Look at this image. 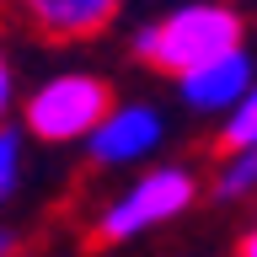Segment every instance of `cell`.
<instances>
[{
  "label": "cell",
  "mask_w": 257,
  "mask_h": 257,
  "mask_svg": "<svg viewBox=\"0 0 257 257\" xmlns=\"http://www.w3.org/2000/svg\"><path fill=\"white\" fill-rule=\"evenodd\" d=\"M204 198V177L193 161H172L161 156L156 166L123 177L118 188L96 204L91 214V241L96 246H128V241H145L177 225L182 214H193V204Z\"/></svg>",
  "instance_id": "2"
},
{
  "label": "cell",
  "mask_w": 257,
  "mask_h": 257,
  "mask_svg": "<svg viewBox=\"0 0 257 257\" xmlns=\"http://www.w3.org/2000/svg\"><path fill=\"white\" fill-rule=\"evenodd\" d=\"M118 107V91L112 80L91 64H59L27 86L22 96V112L16 123L27 128L32 145H48V150H70V145H86L96 134V123Z\"/></svg>",
  "instance_id": "3"
},
{
  "label": "cell",
  "mask_w": 257,
  "mask_h": 257,
  "mask_svg": "<svg viewBox=\"0 0 257 257\" xmlns=\"http://www.w3.org/2000/svg\"><path fill=\"white\" fill-rule=\"evenodd\" d=\"M172 140V118L156 107L150 96H118V107L96 123V134L80 145V156L91 161V172H118L134 177L145 166H156L161 150Z\"/></svg>",
  "instance_id": "4"
},
{
  "label": "cell",
  "mask_w": 257,
  "mask_h": 257,
  "mask_svg": "<svg viewBox=\"0 0 257 257\" xmlns=\"http://www.w3.org/2000/svg\"><path fill=\"white\" fill-rule=\"evenodd\" d=\"M214 145L220 150H252L257 145V80H252V91L241 96V107L214 128Z\"/></svg>",
  "instance_id": "10"
},
{
  "label": "cell",
  "mask_w": 257,
  "mask_h": 257,
  "mask_svg": "<svg viewBox=\"0 0 257 257\" xmlns=\"http://www.w3.org/2000/svg\"><path fill=\"white\" fill-rule=\"evenodd\" d=\"M241 43H246V11L236 0H166L123 32V54L161 80L188 75Z\"/></svg>",
  "instance_id": "1"
},
{
  "label": "cell",
  "mask_w": 257,
  "mask_h": 257,
  "mask_svg": "<svg viewBox=\"0 0 257 257\" xmlns=\"http://www.w3.org/2000/svg\"><path fill=\"white\" fill-rule=\"evenodd\" d=\"M22 96H27V80H22V64H16V48H11V27L0 22V128L16 123Z\"/></svg>",
  "instance_id": "9"
},
{
  "label": "cell",
  "mask_w": 257,
  "mask_h": 257,
  "mask_svg": "<svg viewBox=\"0 0 257 257\" xmlns=\"http://www.w3.org/2000/svg\"><path fill=\"white\" fill-rule=\"evenodd\" d=\"M16 246H22L16 230H11V225H0V257H16Z\"/></svg>",
  "instance_id": "12"
},
{
  "label": "cell",
  "mask_w": 257,
  "mask_h": 257,
  "mask_svg": "<svg viewBox=\"0 0 257 257\" xmlns=\"http://www.w3.org/2000/svg\"><path fill=\"white\" fill-rule=\"evenodd\" d=\"M209 198L220 209H252L257 204V145L252 150H220L209 172Z\"/></svg>",
  "instance_id": "7"
},
{
  "label": "cell",
  "mask_w": 257,
  "mask_h": 257,
  "mask_svg": "<svg viewBox=\"0 0 257 257\" xmlns=\"http://www.w3.org/2000/svg\"><path fill=\"white\" fill-rule=\"evenodd\" d=\"M230 257H257V220L236 236V252H230Z\"/></svg>",
  "instance_id": "11"
},
{
  "label": "cell",
  "mask_w": 257,
  "mask_h": 257,
  "mask_svg": "<svg viewBox=\"0 0 257 257\" xmlns=\"http://www.w3.org/2000/svg\"><path fill=\"white\" fill-rule=\"evenodd\" d=\"M27 161H32L27 128H22V123H6V128H0V209H11L16 193L27 188V172H32Z\"/></svg>",
  "instance_id": "8"
},
{
  "label": "cell",
  "mask_w": 257,
  "mask_h": 257,
  "mask_svg": "<svg viewBox=\"0 0 257 257\" xmlns=\"http://www.w3.org/2000/svg\"><path fill=\"white\" fill-rule=\"evenodd\" d=\"M128 0H0V22L43 48L96 43L123 22Z\"/></svg>",
  "instance_id": "5"
},
{
  "label": "cell",
  "mask_w": 257,
  "mask_h": 257,
  "mask_svg": "<svg viewBox=\"0 0 257 257\" xmlns=\"http://www.w3.org/2000/svg\"><path fill=\"white\" fill-rule=\"evenodd\" d=\"M252 80H257V59H252V48L241 43V48H230V54H214L209 64H198L188 75H177L172 96H177V107L193 112V118L225 123V118L241 107V96L252 91Z\"/></svg>",
  "instance_id": "6"
}]
</instances>
